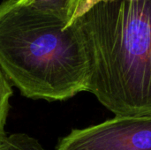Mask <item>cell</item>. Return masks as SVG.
Here are the masks:
<instances>
[{
  "label": "cell",
  "mask_w": 151,
  "mask_h": 150,
  "mask_svg": "<svg viewBox=\"0 0 151 150\" xmlns=\"http://www.w3.org/2000/svg\"><path fill=\"white\" fill-rule=\"evenodd\" d=\"M58 150H151V117L115 116L103 123L73 129Z\"/></svg>",
  "instance_id": "3"
},
{
  "label": "cell",
  "mask_w": 151,
  "mask_h": 150,
  "mask_svg": "<svg viewBox=\"0 0 151 150\" xmlns=\"http://www.w3.org/2000/svg\"><path fill=\"white\" fill-rule=\"evenodd\" d=\"M12 90L10 81L0 69V137L4 134V125L9 111L10 98Z\"/></svg>",
  "instance_id": "6"
},
{
  "label": "cell",
  "mask_w": 151,
  "mask_h": 150,
  "mask_svg": "<svg viewBox=\"0 0 151 150\" xmlns=\"http://www.w3.org/2000/svg\"><path fill=\"white\" fill-rule=\"evenodd\" d=\"M0 150H46L35 138L25 133L0 137Z\"/></svg>",
  "instance_id": "5"
},
{
  "label": "cell",
  "mask_w": 151,
  "mask_h": 150,
  "mask_svg": "<svg viewBox=\"0 0 151 150\" xmlns=\"http://www.w3.org/2000/svg\"><path fill=\"white\" fill-rule=\"evenodd\" d=\"M73 21L88 58L87 92L115 116L151 117V0H79Z\"/></svg>",
  "instance_id": "1"
},
{
  "label": "cell",
  "mask_w": 151,
  "mask_h": 150,
  "mask_svg": "<svg viewBox=\"0 0 151 150\" xmlns=\"http://www.w3.org/2000/svg\"><path fill=\"white\" fill-rule=\"evenodd\" d=\"M0 69L27 98L65 101L87 91L88 58L78 24L17 0L1 3Z\"/></svg>",
  "instance_id": "2"
},
{
  "label": "cell",
  "mask_w": 151,
  "mask_h": 150,
  "mask_svg": "<svg viewBox=\"0 0 151 150\" xmlns=\"http://www.w3.org/2000/svg\"><path fill=\"white\" fill-rule=\"evenodd\" d=\"M19 3L33 8L51 12L67 20L71 25L79 0H17Z\"/></svg>",
  "instance_id": "4"
}]
</instances>
